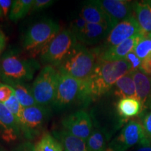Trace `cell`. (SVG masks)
Instances as JSON below:
<instances>
[{"mask_svg":"<svg viewBox=\"0 0 151 151\" xmlns=\"http://www.w3.org/2000/svg\"><path fill=\"white\" fill-rule=\"evenodd\" d=\"M131 73L135 85L137 99L141 103L143 109L150 92L151 77H149L140 69L131 71Z\"/></svg>","mask_w":151,"mask_h":151,"instance_id":"18","label":"cell"},{"mask_svg":"<svg viewBox=\"0 0 151 151\" xmlns=\"http://www.w3.org/2000/svg\"><path fill=\"white\" fill-rule=\"evenodd\" d=\"M145 110H151V89L150 94H149V96L148 97V99H147L146 102L145 104L144 107H143L142 109V111Z\"/></svg>","mask_w":151,"mask_h":151,"instance_id":"38","label":"cell"},{"mask_svg":"<svg viewBox=\"0 0 151 151\" xmlns=\"http://www.w3.org/2000/svg\"><path fill=\"white\" fill-rule=\"evenodd\" d=\"M34 0H16L13 1V4L9 12V19L17 22L23 18L31 11Z\"/></svg>","mask_w":151,"mask_h":151,"instance_id":"24","label":"cell"},{"mask_svg":"<svg viewBox=\"0 0 151 151\" xmlns=\"http://www.w3.org/2000/svg\"><path fill=\"white\" fill-rule=\"evenodd\" d=\"M60 26L51 19L33 24L27 29L23 40V48L27 51L41 52L58 34Z\"/></svg>","mask_w":151,"mask_h":151,"instance_id":"6","label":"cell"},{"mask_svg":"<svg viewBox=\"0 0 151 151\" xmlns=\"http://www.w3.org/2000/svg\"><path fill=\"white\" fill-rule=\"evenodd\" d=\"M146 137L141 122L131 120L125 124L118 134L109 143L106 151H127L137 146Z\"/></svg>","mask_w":151,"mask_h":151,"instance_id":"8","label":"cell"},{"mask_svg":"<svg viewBox=\"0 0 151 151\" xmlns=\"http://www.w3.org/2000/svg\"><path fill=\"white\" fill-rule=\"evenodd\" d=\"M140 116L145 134L147 137L151 139V110L143 111Z\"/></svg>","mask_w":151,"mask_h":151,"instance_id":"28","label":"cell"},{"mask_svg":"<svg viewBox=\"0 0 151 151\" xmlns=\"http://www.w3.org/2000/svg\"><path fill=\"white\" fill-rule=\"evenodd\" d=\"M40 65L35 59L20 57L15 52L9 51L0 59V78L4 83H26L33 78Z\"/></svg>","mask_w":151,"mask_h":151,"instance_id":"2","label":"cell"},{"mask_svg":"<svg viewBox=\"0 0 151 151\" xmlns=\"http://www.w3.org/2000/svg\"><path fill=\"white\" fill-rule=\"evenodd\" d=\"M134 51L141 60L151 55V38L145 35L137 43Z\"/></svg>","mask_w":151,"mask_h":151,"instance_id":"26","label":"cell"},{"mask_svg":"<svg viewBox=\"0 0 151 151\" xmlns=\"http://www.w3.org/2000/svg\"><path fill=\"white\" fill-rule=\"evenodd\" d=\"M132 71L127 60L101 61L97 60L91 75L82 81L78 101L84 106L97 101L110 92L119 78Z\"/></svg>","mask_w":151,"mask_h":151,"instance_id":"1","label":"cell"},{"mask_svg":"<svg viewBox=\"0 0 151 151\" xmlns=\"http://www.w3.org/2000/svg\"><path fill=\"white\" fill-rule=\"evenodd\" d=\"M14 94L15 91L12 87L8 84L0 83V103L6 102Z\"/></svg>","mask_w":151,"mask_h":151,"instance_id":"29","label":"cell"},{"mask_svg":"<svg viewBox=\"0 0 151 151\" xmlns=\"http://www.w3.org/2000/svg\"><path fill=\"white\" fill-rule=\"evenodd\" d=\"M140 70L147 75H151V55L142 60Z\"/></svg>","mask_w":151,"mask_h":151,"instance_id":"34","label":"cell"},{"mask_svg":"<svg viewBox=\"0 0 151 151\" xmlns=\"http://www.w3.org/2000/svg\"><path fill=\"white\" fill-rule=\"evenodd\" d=\"M98 60L93 49L87 48L78 43L69 55L57 69L81 81H86L91 75Z\"/></svg>","mask_w":151,"mask_h":151,"instance_id":"3","label":"cell"},{"mask_svg":"<svg viewBox=\"0 0 151 151\" xmlns=\"http://www.w3.org/2000/svg\"><path fill=\"white\" fill-rule=\"evenodd\" d=\"M79 16L88 22L101 24L111 30L116 26L110 17L97 2V0L86 1L81 9Z\"/></svg>","mask_w":151,"mask_h":151,"instance_id":"14","label":"cell"},{"mask_svg":"<svg viewBox=\"0 0 151 151\" xmlns=\"http://www.w3.org/2000/svg\"><path fill=\"white\" fill-rule=\"evenodd\" d=\"M116 109L119 116L127 120L140 115L142 111V106L138 99L128 97L119 99L116 104Z\"/></svg>","mask_w":151,"mask_h":151,"instance_id":"20","label":"cell"},{"mask_svg":"<svg viewBox=\"0 0 151 151\" xmlns=\"http://www.w3.org/2000/svg\"><path fill=\"white\" fill-rule=\"evenodd\" d=\"M13 151H35V145L30 142L20 143Z\"/></svg>","mask_w":151,"mask_h":151,"instance_id":"36","label":"cell"},{"mask_svg":"<svg viewBox=\"0 0 151 151\" xmlns=\"http://www.w3.org/2000/svg\"><path fill=\"white\" fill-rule=\"evenodd\" d=\"M60 73L54 67L46 65L39 73L32 85L33 96L37 104L52 105L58 88Z\"/></svg>","mask_w":151,"mask_h":151,"instance_id":"5","label":"cell"},{"mask_svg":"<svg viewBox=\"0 0 151 151\" xmlns=\"http://www.w3.org/2000/svg\"><path fill=\"white\" fill-rule=\"evenodd\" d=\"M141 33L142 32L139 24L133 16L116 24L104 39L102 46L93 50L98 56L101 52L118 46L129 38Z\"/></svg>","mask_w":151,"mask_h":151,"instance_id":"10","label":"cell"},{"mask_svg":"<svg viewBox=\"0 0 151 151\" xmlns=\"http://www.w3.org/2000/svg\"><path fill=\"white\" fill-rule=\"evenodd\" d=\"M64 129L71 134L86 141L91 134L93 124L91 117L85 111H78L66 116L62 120Z\"/></svg>","mask_w":151,"mask_h":151,"instance_id":"11","label":"cell"},{"mask_svg":"<svg viewBox=\"0 0 151 151\" xmlns=\"http://www.w3.org/2000/svg\"><path fill=\"white\" fill-rule=\"evenodd\" d=\"M14 89L15 95L23 108L37 105L33 96L32 87L26 83H12L9 84Z\"/></svg>","mask_w":151,"mask_h":151,"instance_id":"22","label":"cell"},{"mask_svg":"<svg viewBox=\"0 0 151 151\" xmlns=\"http://www.w3.org/2000/svg\"><path fill=\"white\" fill-rule=\"evenodd\" d=\"M144 36L142 33L139 34L127 39L118 46L101 52L98 55V60L108 62L123 60L130 52L134 50L137 43Z\"/></svg>","mask_w":151,"mask_h":151,"instance_id":"15","label":"cell"},{"mask_svg":"<svg viewBox=\"0 0 151 151\" xmlns=\"http://www.w3.org/2000/svg\"><path fill=\"white\" fill-rule=\"evenodd\" d=\"M4 104L6 106V107L9 109V111L15 116V118H16L17 121L18 122L20 126L21 125L22 120V111H23L24 108L19 102L18 100L17 99L16 95L15 94L13 95Z\"/></svg>","mask_w":151,"mask_h":151,"instance_id":"27","label":"cell"},{"mask_svg":"<svg viewBox=\"0 0 151 151\" xmlns=\"http://www.w3.org/2000/svg\"><path fill=\"white\" fill-rule=\"evenodd\" d=\"M35 151H63L61 143L46 133L35 145Z\"/></svg>","mask_w":151,"mask_h":151,"instance_id":"25","label":"cell"},{"mask_svg":"<svg viewBox=\"0 0 151 151\" xmlns=\"http://www.w3.org/2000/svg\"><path fill=\"white\" fill-rule=\"evenodd\" d=\"M6 44V38L2 31L0 29V55L4 50Z\"/></svg>","mask_w":151,"mask_h":151,"instance_id":"37","label":"cell"},{"mask_svg":"<svg viewBox=\"0 0 151 151\" xmlns=\"http://www.w3.org/2000/svg\"><path fill=\"white\" fill-rule=\"evenodd\" d=\"M124 60H127L130 65H131L132 71H137V70H139V69H140L142 60H141L140 58L137 55H136L134 50L133 51L130 52L125 57V58H124Z\"/></svg>","mask_w":151,"mask_h":151,"instance_id":"31","label":"cell"},{"mask_svg":"<svg viewBox=\"0 0 151 151\" xmlns=\"http://www.w3.org/2000/svg\"><path fill=\"white\" fill-rule=\"evenodd\" d=\"M1 17H3V14H2V11H1V7H0V18H1Z\"/></svg>","mask_w":151,"mask_h":151,"instance_id":"39","label":"cell"},{"mask_svg":"<svg viewBox=\"0 0 151 151\" xmlns=\"http://www.w3.org/2000/svg\"><path fill=\"white\" fill-rule=\"evenodd\" d=\"M54 3L52 0H34L31 11H39L48 8Z\"/></svg>","mask_w":151,"mask_h":151,"instance_id":"32","label":"cell"},{"mask_svg":"<svg viewBox=\"0 0 151 151\" xmlns=\"http://www.w3.org/2000/svg\"><path fill=\"white\" fill-rule=\"evenodd\" d=\"M115 25L134 16V2L127 0H97Z\"/></svg>","mask_w":151,"mask_h":151,"instance_id":"12","label":"cell"},{"mask_svg":"<svg viewBox=\"0 0 151 151\" xmlns=\"http://www.w3.org/2000/svg\"><path fill=\"white\" fill-rule=\"evenodd\" d=\"M22 134L16 118L4 104L0 103V139L6 143L14 142Z\"/></svg>","mask_w":151,"mask_h":151,"instance_id":"13","label":"cell"},{"mask_svg":"<svg viewBox=\"0 0 151 151\" xmlns=\"http://www.w3.org/2000/svg\"><path fill=\"white\" fill-rule=\"evenodd\" d=\"M12 4L13 1L11 0H0V7L2 11L3 16L6 17L9 14Z\"/></svg>","mask_w":151,"mask_h":151,"instance_id":"35","label":"cell"},{"mask_svg":"<svg viewBox=\"0 0 151 151\" xmlns=\"http://www.w3.org/2000/svg\"><path fill=\"white\" fill-rule=\"evenodd\" d=\"M109 139L104 132L97 128L92 129L88 139L86 140V146L89 151H106L107 141Z\"/></svg>","mask_w":151,"mask_h":151,"instance_id":"23","label":"cell"},{"mask_svg":"<svg viewBox=\"0 0 151 151\" xmlns=\"http://www.w3.org/2000/svg\"><path fill=\"white\" fill-rule=\"evenodd\" d=\"M50 117V110L49 106L37 104L24 108L20 125L22 134L29 140L40 135Z\"/></svg>","mask_w":151,"mask_h":151,"instance_id":"7","label":"cell"},{"mask_svg":"<svg viewBox=\"0 0 151 151\" xmlns=\"http://www.w3.org/2000/svg\"><path fill=\"white\" fill-rule=\"evenodd\" d=\"M78 41L69 29H64L41 50V61L58 68L69 55Z\"/></svg>","mask_w":151,"mask_h":151,"instance_id":"4","label":"cell"},{"mask_svg":"<svg viewBox=\"0 0 151 151\" xmlns=\"http://www.w3.org/2000/svg\"><path fill=\"white\" fill-rule=\"evenodd\" d=\"M81 83L82 81L60 73L52 108L56 111H61L70 106L76 101H78Z\"/></svg>","mask_w":151,"mask_h":151,"instance_id":"9","label":"cell"},{"mask_svg":"<svg viewBox=\"0 0 151 151\" xmlns=\"http://www.w3.org/2000/svg\"><path fill=\"white\" fill-rule=\"evenodd\" d=\"M148 37H150L151 38V34H150V35H148Z\"/></svg>","mask_w":151,"mask_h":151,"instance_id":"40","label":"cell"},{"mask_svg":"<svg viewBox=\"0 0 151 151\" xmlns=\"http://www.w3.org/2000/svg\"><path fill=\"white\" fill-rule=\"evenodd\" d=\"M111 90L113 95L119 99L128 97L137 99L135 85L131 71L119 78Z\"/></svg>","mask_w":151,"mask_h":151,"instance_id":"19","label":"cell"},{"mask_svg":"<svg viewBox=\"0 0 151 151\" xmlns=\"http://www.w3.org/2000/svg\"><path fill=\"white\" fill-rule=\"evenodd\" d=\"M111 30L101 24L88 22L82 31L75 35L79 43L83 45H94L104 41Z\"/></svg>","mask_w":151,"mask_h":151,"instance_id":"16","label":"cell"},{"mask_svg":"<svg viewBox=\"0 0 151 151\" xmlns=\"http://www.w3.org/2000/svg\"><path fill=\"white\" fill-rule=\"evenodd\" d=\"M134 16L139 24L141 32L144 35L151 34V1H134Z\"/></svg>","mask_w":151,"mask_h":151,"instance_id":"17","label":"cell"},{"mask_svg":"<svg viewBox=\"0 0 151 151\" xmlns=\"http://www.w3.org/2000/svg\"><path fill=\"white\" fill-rule=\"evenodd\" d=\"M87 23H88V22L86 20H84L83 18L79 16L78 18L74 19L71 22L70 26H69V30L73 35H76L84 29Z\"/></svg>","mask_w":151,"mask_h":151,"instance_id":"30","label":"cell"},{"mask_svg":"<svg viewBox=\"0 0 151 151\" xmlns=\"http://www.w3.org/2000/svg\"><path fill=\"white\" fill-rule=\"evenodd\" d=\"M57 137L61 141L63 151H89L86 141L74 137L65 129L58 132Z\"/></svg>","mask_w":151,"mask_h":151,"instance_id":"21","label":"cell"},{"mask_svg":"<svg viewBox=\"0 0 151 151\" xmlns=\"http://www.w3.org/2000/svg\"><path fill=\"white\" fill-rule=\"evenodd\" d=\"M132 151H151V139L146 137L135 146Z\"/></svg>","mask_w":151,"mask_h":151,"instance_id":"33","label":"cell"}]
</instances>
